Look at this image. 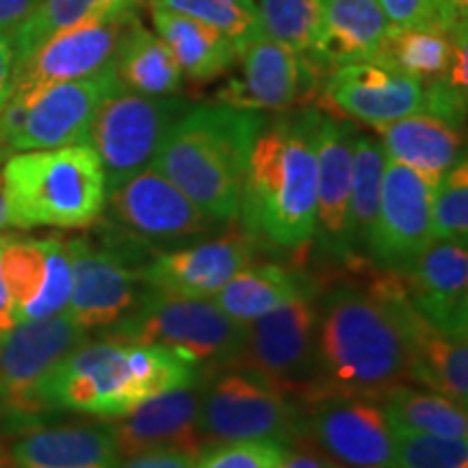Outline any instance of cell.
<instances>
[{
	"instance_id": "1",
	"label": "cell",
	"mask_w": 468,
	"mask_h": 468,
	"mask_svg": "<svg viewBox=\"0 0 468 468\" xmlns=\"http://www.w3.org/2000/svg\"><path fill=\"white\" fill-rule=\"evenodd\" d=\"M319 390L360 395L379 401L412 384V362L393 308L376 280L351 276L319 300ZM317 393V390H314Z\"/></svg>"
},
{
	"instance_id": "2",
	"label": "cell",
	"mask_w": 468,
	"mask_h": 468,
	"mask_svg": "<svg viewBox=\"0 0 468 468\" xmlns=\"http://www.w3.org/2000/svg\"><path fill=\"white\" fill-rule=\"evenodd\" d=\"M197 384V365L159 345L83 343L42 379V410L120 419L169 390Z\"/></svg>"
},
{
	"instance_id": "3",
	"label": "cell",
	"mask_w": 468,
	"mask_h": 468,
	"mask_svg": "<svg viewBox=\"0 0 468 468\" xmlns=\"http://www.w3.org/2000/svg\"><path fill=\"white\" fill-rule=\"evenodd\" d=\"M259 111L200 104L169 128L150 167L178 186L215 224L239 218L245 172L256 137Z\"/></svg>"
},
{
	"instance_id": "4",
	"label": "cell",
	"mask_w": 468,
	"mask_h": 468,
	"mask_svg": "<svg viewBox=\"0 0 468 468\" xmlns=\"http://www.w3.org/2000/svg\"><path fill=\"white\" fill-rule=\"evenodd\" d=\"M313 111L265 128L251 148L241 208L248 234H261L280 248L313 241L317 226V156Z\"/></svg>"
},
{
	"instance_id": "5",
	"label": "cell",
	"mask_w": 468,
	"mask_h": 468,
	"mask_svg": "<svg viewBox=\"0 0 468 468\" xmlns=\"http://www.w3.org/2000/svg\"><path fill=\"white\" fill-rule=\"evenodd\" d=\"M11 228L79 230L102 215L107 176L91 145L16 152L3 163Z\"/></svg>"
},
{
	"instance_id": "6",
	"label": "cell",
	"mask_w": 468,
	"mask_h": 468,
	"mask_svg": "<svg viewBox=\"0 0 468 468\" xmlns=\"http://www.w3.org/2000/svg\"><path fill=\"white\" fill-rule=\"evenodd\" d=\"M245 324L228 317L213 300L172 295L145 286L134 308L102 338L117 343L159 345L193 365L226 368L243 341Z\"/></svg>"
},
{
	"instance_id": "7",
	"label": "cell",
	"mask_w": 468,
	"mask_h": 468,
	"mask_svg": "<svg viewBox=\"0 0 468 468\" xmlns=\"http://www.w3.org/2000/svg\"><path fill=\"white\" fill-rule=\"evenodd\" d=\"M317 327L319 300L313 291H303L273 313L245 324L243 341L226 368L265 379L302 406L319 390Z\"/></svg>"
},
{
	"instance_id": "8",
	"label": "cell",
	"mask_w": 468,
	"mask_h": 468,
	"mask_svg": "<svg viewBox=\"0 0 468 468\" xmlns=\"http://www.w3.org/2000/svg\"><path fill=\"white\" fill-rule=\"evenodd\" d=\"M200 425L207 444L276 441L289 447L306 434L300 403L265 379L234 368H226L202 393Z\"/></svg>"
},
{
	"instance_id": "9",
	"label": "cell",
	"mask_w": 468,
	"mask_h": 468,
	"mask_svg": "<svg viewBox=\"0 0 468 468\" xmlns=\"http://www.w3.org/2000/svg\"><path fill=\"white\" fill-rule=\"evenodd\" d=\"M191 104L176 96H142L117 87L101 102L87 145L102 163L107 186L150 167L169 128Z\"/></svg>"
},
{
	"instance_id": "10",
	"label": "cell",
	"mask_w": 468,
	"mask_h": 468,
	"mask_svg": "<svg viewBox=\"0 0 468 468\" xmlns=\"http://www.w3.org/2000/svg\"><path fill=\"white\" fill-rule=\"evenodd\" d=\"M306 434L338 468H390L395 431L378 401L317 390L302 401Z\"/></svg>"
},
{
	"instance_id": "11",
	"label": "cell",
	"mask_w": 468,
	"mask_h": 468,
	"mask_svg": "<svg viewBox=\"0 0 468 468\" xmlns=\"http://www.w3.org/2000/svg\"><path fill=\"white\" fill-rule=\"evenodd\" d=\"M87 332L68 313L11 327L0 338V410L16 420L44 414L37 401L39 384L66 356L90 341Z\"/></svg>"
},
{
	"instance_id": "12",
	"label": "cell",
	"mask_w": 468,
	"mask_h": 468,
	"mask_svg": "<svg viewBox=\"0 0 468 468\" xmlns=\"http://www.w3.org/2000/svg\"><path fill=\"white\" fill-rule=\"evenodd\" d=\"M111 221L148 245H176L208 234V219L172 180L152 167L107 186Z\"/></svg>"
},
{
	"instance_id": "13",
	"label": "cell",
	"mask_w": 468,
	"mask_h": 468,
	"mask_svg": "<svg viewBox=\"0 0 468 468\" xmlns=\"http://www.w3.org/2000/svg\"><path fill=\"white\" fill-rule=\"evenodd\" d=\"M434 180L412 167L386 159L382 197L367 251L373 267L403 273L434 241L431 197Z\"/></svg>"
},
{
	"instance_id": "14",
	"label": "cell",
	"mask_w": 468,
	"mask_h": 468,
	"mask_svg": "<svg viewBox=\"0 0 468 468\" xmlns=\"http://www.w3.org/2000/svg\"><path fill=\"white\" fill-rule=\"evenodd\" d=\"M66 243L72 262V295L66 313L85 330L124 319L142 295V262L113 243L96 245L83 237Z\"/></svg>"
},
{
	"instance_id": "15",
	"label": "cell",
	"mask_w": 468,
	"mask_h": 468,
	"mask_svg": "<svg viewBox=\"0 0 468 468\" xmlns=\"http://www.w3.org/2000/svg\"><path fill=\"white\" fill-rule=\"evenodd\" d=\"M134 20L137 17L131 7L52 35L33 50L31 57L16 66L11 93L39 91L48 85L85 79L111 68L122 37Z\"/></svg>"
},
{
	"instance_id": "16",
	"label": "cell",
	"mask_w": 468,
	"mask_h": 468,
	"mask_svg": "<svg viewBox=\"0 0 468 468\" xmlns=\"http://www.w3.org/2000/svg\"><path fill=\"white\" fill-rule=\"evenodd\" d=\"M120 87L115 63L85 79L48 85L31 93H11L27 101V115L20 131L9 142V156L16 152L50 150L87 144L98 107Z\"/></svg>"
},
{
	"instance_id": "17",
	"label": "cell",
	"mask_w": 468,
	"mask_h": 468,
	"mask_svg": "<svg viewBox=\"0 0 468 468\" xmlns=\"http://www.w3.org/2000/svg\"><path fill=\"white\" fill-rule=\"evenodd\" d=\"M239 74L218 93L219 104L241 111H284L314 91L321 69L303 52L261 35L239 52Z\"/></svg>"
},
{
	"instance_id": "18",
	"label": "cell",
	"mask_w": 468,
	"mask_h": 468,
	"mask_svg": "<svg viewBox=\"0 0 468 468\" xmlns=\"http://www.w3.org/2000/svg\"><path fill=\"white\" fill-rule=\"evenodd\" d=\"M3 276L16 324L66 313L72 295V262L61 239H16L3 245Z\"/></svg>"
},
{
	"instance_id": "19",
	"label": "cell",
	"mask_w": 468,
	"mask_h": 468,
	"mask_svg": "<svg viewBox=\"0 0 468 468\" xmlns=\"http://www.w3.org/2000/svg\"><path fill=\"white\" fill-rule=\"evenodd\" d=\"M324 96L343 115L376 128L423 111L425 87L393 63L368 58L330 69Z\"/></svg>"
},
{
	"instance_id": "20",
	"label": "cell",
	"mask_w": 468,
	"mask_h": 468,
	"mask_svg": "<svg viewBox=\"0 0 468 468\" xmlns=\"http://www.w3.org/2000/svg\"><path fill=\"white\" fill-rule=\"evenodd\" d=\"M314 156H317V234L321 250L343 262L356 261L349 245V191L356 128L338 117L313 111Z\"/></svg>"
},
{
	"instance_id": "21",
	"label": "cell",
	"mask_w": 468,
	"mask_h": 468,
	"mask_svg": "<svg viewBox=\"0 0 468 468\" xmlns=\"http://www.w3.org/2000/svg\"><path fill=\"white\" fill-rule=\"evenodd\" d=\"M251 237L226 234L191 248L154 251L139 269L144 286L172 295L208 300L232 276L251 265Z\"/></svg>"
},
{
	"instance_id": "22",
	"label": "cell",
	"mask_w": 468,
	"mask_h": 468,
	"mask_svg": "<svg viewBox=\"0 0 468 468\" xmlns=\"http://www.w3.org/2000/svg\"><path fill=\"white\" fill-rule=\"evenodd\" d=\"M414 310L444 335L468 336V250L460 241H431L399 273Z\"/></svg>"
},
{
	"instance_id": "23",
	"label": "cell",
	"mask_w": 468,
	"mask_h": 468,
	"mask_svg": "<svg viewBox=\"0 0 468 468\" xmlns=\"http://www.w3.org/2000/svg\"><path fill=\"white\" fill-rule=\"evenodd\" d=\"M202 395L189 388L169 390L145 401L111 423L117 455L131 458L156 449H185L202 453L208 447L200 425Z\"/></svg>"
},
{
	"instance_id": "24",
	"label": "cell",
	"mask_w": 468,
	"mask_h": 468,
	"mask_svg": "<svg viewBox=\"0 0 468 468\" xmlns=\"http://www.w3.org/2000/svg\"><path fill=\"white\" fill-rule=\"evenodd\" d=\"M388 33L390 22L378 0H325L324 22L306 55L319 69L379 58Z\"/></svg>"
},
{
	"instance_id": "25",
	"label": "cell",
	"mask_w": 468,
	"mask_h": 468,
	"mask_svg": "<svg viewBox=\"0 0 468 468\" xmlns=\"http://www.w3.org/2000/svg\"><path fill=\"white\" fill-rule=\"evenodd\" d=\"M11 468H113L120 462L111 425L35 427L11 447Z\"/></svg>"
},
{
	"instance_id": "26",
	"label": "cell",
	"mask_w": 468,
	"mask_h": 468,
	"mask_svg": "<svg viewBox=\"0 0 468 468\" xmlns=\"http://www.w3.org/2000/svg\"><path fill=\"white\" fill-rule=\"evenodd\" d=\"M376 131L386 159L412 167L434 183L460 161L464 150L460 126L425 111L376 126Z\"/></svg>"
},
{
	"instance_id": "27",
	"label": "cell",
	"mask_w": 468,
	"mask_h": 468,
	"mask_svg": "<svg viewBox=\"0 0 468 468\" xmlns=\"http://www.w3.org/2000/svg\"><path fill=\"white\" fill-rule=\"evenodd\" d=\"M154 33L174 52L185 76L207 83L228 72L239 58V50L218 28L172 11L161 5H150Z\"/></svg>"
},
{
	"instance_id": "28",
	"label": "cell",
	"mask_w": 468,
	"mask_h": 468,
	"mask_svg": "<svg viewBox=\"0 0 468 468\" xmlns=\"http://www.w3.org/2000/svg\"><path fill=\"white\" fill-rule=\"evenodd\" d=\"M115 74L124 90L142 96H174L185 79L169 46L139 20H134L122 37L115 55Z\"/></svg>"
},
{
	"instance_id": "29",
	"label": "cell",
	"mask_w": 468,
	"mask_h": 468,
	"mask_svg": "<svg viewBox=\"0 0 468 468\" xmlns=\"http://www.w3.org/2000/svg\"><path fill=\"white\" fill-rule=\"evenodd\" d=\"M303 291H308V284L291 269L250 265L228 280L210 300L237 324H250L292 302Z\"/></svg>"
},
{
	"instance_id": "30",
	"label": "cell",
	"mask_w": 468,
	"mask_h": 468,
	"mask_svg": "<svg viewBox=\"0 0 468 468\" xmlns=\"http://www.w3.org/2000/svg\"><path fill=\"white\" fill-rule=\"evenodd\" d=\"M393 430L468 441L466 406L434 390L399 386L378 401Z\"/></svg>"
},
{
	"instance_id": "31",
	"label": "cell",
	"mask_w": 468,
	"mask_h": 468,
	"mask_svg": "<svg viewBox=\"0 0 468 468\" xmlns=\"http://www.w3.org/2000/svg\"><path fill=\"white\" fill-rule=\"evenodd\" d=\"M139 0H39L37 7L9 33L16 66L33 55L52 35L98 20V17L131 9Z\"/></svg>"
},
{
	"instance_id": "32",
	"label": "cell",
	"mask_w": 468,
	"mask_h": 468,
	"mask_svg": "<svg viewBox=\"0 0 468 468\" xmlns=\"http://www.w3.org/2000/svg\"><path fill=\"white\" fill-rule=\"evenodd\" d=\"M384 167L386 154L379 139H373L371 134H356L349 191V245L354 259H362L376 226Z\"/></svg>"
},
{
	"instance_id": "33",
	"label": "cell",
	"mask_w": 468,
	"mask_h": 468,
	"mask_svg": "<svg viewBox=\"0 0 468 468\" xmlns=\"http://www.w3.org/2000/svg\"><path fill=\"white\" fill-rule=\"evenodd\" d=\"M458 35L438 25L390 27L379 58L393 63L395 68L419 79L420 83H427L447 74Z\"/></svg>"
},
{
	"instance_id": "34",
	"label": "cell",
	"mask_w": 468,
	"mask_h": 468,
	"mask_svg": "<svg viewBox=\"0 0 468 468\" xmlns=\"http://www.w3.org/2000/svg\"><path fill=\"white\" fill-rule=\"evenodd\" d=\"M150 5H161L218 28L239 52L265 35L256 0H150Z\"/></svg>"
},
{
	"instance_id": "35",
	"label": "cell",
	"mask_w": 468,
	"mask_h": 468,
	"mask_svg": "<svg viewBox=\"0 0 468 468\" xmlns=\"http://www.w3.org/2000/svg\"><path fill=\"white\" fill-rule=\"evenodd\" d=\"M256 7L265 35L303 55L310 52L324 22L325 0H259Z\"/></svg>"
},
{
	"instance_id": "36",
	"label": "cell",
	"mask_w": 468,
	"mask_h": 468,
	"mask_svg": "<svg viewBox=\"0 0 468 468\" xmlns=\"http://www.w3.org/2000/svg\"><path fill=\"white\" fill-rule=\"evenodd\" d=\"M431 234L434 241L468 239V163L460 159L438 180L431 197Z\"/></svg>"
},
{
	"instance_id": "37",
	"label": "cell",
	"mask_w": 468,
	"mask_h": 468,
	"mask_svg": "<svg viewBox=\"0 0 468 468\" xmlns=\"http://www.w3.org/2000/svg\"><path fill=\"white\" fill-rule=\"evenodd\" d=\"M395 431V458L390 468H468V441L419 431Z\"/></svg>"
},
{
	"instance_id": "38",
	"label": "cell",
	"mask_w": 468,
	"mask_h": 468,
	"mask_svg": "<svg viewBox=\"0 0 468 468\" xmlns=\"http://www.w3.org/2000/svg\"><path fill=\"white\" fill-rule=\"evenodd\" d=\"M286 444L276 441H234L208 444L193 468H278Z\"/></svg>"
},
{
	"instance_id": "39",
	"label": "cell",
	"mask_w": 468,
	"mask_h": 468,
	"mask_svg": "<svg viewBox=\"0 0 468 468\" xmlns=\"http://www.w3.org/2000/svg\"><path fill=\"white\" fill-rule=\"evenodd\" d=\"M378 5L384 11L390 27H442L438 0H378Z\"/></svg>"
},
{
	"instance_id": "40",
	"label": "cell",
	"mask_w": 468,
	"mask_h": 468,
	"mask_svg": "<svg viewBox=\"0 0 468 468\" xmlns=\"http://www.w3.org/2000/svg\"><path fill=\"white\" fill-rule=\"evenodd\" d=\"M196 452L185 449H156L131 458H122L113 468H193L197 460Z\"/></svg>"
},
{
	"instance_id": "41",
	"label": "cell",
	"mask_w": 468,
	"mask_h": 468,
	"mask_svg": "<svg viewBox=\"0 0 468 468\" xmlns=\"http://www.w3.org/2000/svg\"><path fill=\"white\" fill-rule=\"evenodd\" d=\"M278 468H338L321 449L310 441L308 434L297 438L286 447V453Z\"/></svg>"
},
{
	"instance_id": "42",
	"label": "cell",
	"mask_w": 468,
	"mask_h": 468,
	"mask_svg": "<svg viewBox=\"0 0 468 468\" xmlns=\"http://www.w3.org/2000/svg\"><path fill=\"white\" fill-rule=\"evenodd\" d=\"M14 69H16V52L11 44L9 33L0 31V109L9 101L11 87H14Z\"/></svg>"
},
{
	"instance_id": "43",
	"label": "cell",
	"mask_w": 468,
	"mask_h": 468,
	"mask_svg": "<svg viewBox=\"0 0 468 468\" xmlns=\"http://www.w3.org/2000/svg\"><path fill=\"white\" fill-rule=\"evenodd\" d=\"M37 3L39 0H0V31H14V28L37 7Z\"/></svg>"
},
{
	"instance_id": "44",
	"label": "cell",
	"mask_w": 468,
	"mask_h": 468,
	"mask_svg": "<svg viewBox=\"0 0 468 468\" xmlns=\"http://www.w3.org/2000/svg\"><path fill=\"white\" fill-rule=\"evenodd\" d=\"M441 3V22L449 33H466L468 0H438Z\"/></svg>"
},
{
	"instance_id": "45",
	"label": "cell",
	"mask_w": 468,
	"mask_h": 468,
	"mask_svg": "<svg viewBox=\"0 0 468 468\" xmlns=\"http://www.w3.org/2000/svg\"><path fill=\"white\" fill-rule=\"evenodd\" d=\"M7 234H0V338H3L11 327L16 325L14 319V308H11V300L7 292V284H5V276H3V245Z\"/></svg>"
},
{
	"instance_id": "46",
	"label": "cell",
	"mask_w": 468,
	"mask_h": 468,
	"mask_svg": "<svg viewBox=\"0 0 468 468\" xmlns=\"http://www.w3.org/2000/svg\"><path fill=\"white\" fill-rule=\"evenodd\" d=\"M11 228L9 221V207H7V196H5V183H3V161H0V232Z\"/></svg>"
},
{
	"instance_id": "47",
	"label": "cell",
	"mask_w": 468,
	"mask_h": 468,
	"mask_svg": "<svg viewBox=\"0 0 468 468\" xmlns=\"http://www.w3.org/2000/svg\"><path fill=\"white\" fill-rule=\"evenodd\" d=\"M0 468H11V455L3 442H0Z\"/></svg>"
}]
</instances>
